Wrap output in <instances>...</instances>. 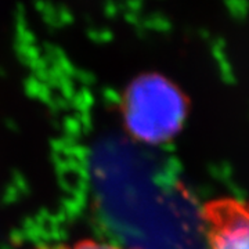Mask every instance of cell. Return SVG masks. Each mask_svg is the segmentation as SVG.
I'll return each instance as SVG.
<instances>
[{"instance_id":"1","label":"cell","mask_w":249,"mask_h":249,"mask_svg":"<svg viewBox=\"0 0 249 249\" xmlns=\"http://www.w3.org/2000/svg\"><path fill=\"white\" fill-rule=\"evenodd\" d=\"M118 109L122 126L132 139L158 145L170 142L184 126L188 100L172 80L147 72L124 86Z\"/></svg>"},{"instance_id":"2","label":"cell","mask_w":249,"mask_h":249,"mask_svg":"<svg viewBox=\"0 0 249 249\" xmlns=\"http://www.w3.org/2000/svg\"><path fill=\"white\" fill-rule=\"evenodd\" d=\"M205 249H249V199L219 196L201 209Z\"/></svg>"},{"instance_id":"3","label":"cell","mask_w":249,"mask_h":249,"mask_svg":"<svg viewBox=\"0 0 249 249\" xmlns=\"http://www.w3.org/2000/svg\"><path fill=\"white\" fill-rule=\"evenodd\" d=\"M61 249H127L116 245L112 242H107V241H100L96 238H80L65 245Z\"/></svg>"}]
</instances>
